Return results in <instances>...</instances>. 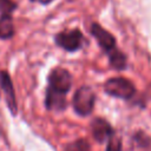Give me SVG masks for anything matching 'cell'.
I'll return each instance as SVG.
<instances>
[{
	"label": "cell",
	"instance_id": "3957f363",
	"mask_svg": "<svg viewBox=\"0 0 151 151\" xmlns=\"http://www.w3.org/2000/svg\"><path fill=\"white\" fill-rule=\"evenodd\" d=\"M85 41L86 40L79 29L63 31L55 37L57 45L60 46L61 48L68 51V52H73V51L79 50L84 45Z\"/></svg>",
	"mask_w": 151,
	"mask_h": 151
},
{
	"label": "cell",
	"instance_id": "9a60e30c",
	"mask_svg": "<svg viewBox=\"0 0 151 151\" xmlns=\"http://www.w3.org/2000/svg\"><path fill=\"white\" fill-rule=\"evenodd\" d=\"M68 1H72V0H68Z\"/></svg>",
	"mask_w": 151,
	"mask_h": 151
},
{
	"label": "cell",
	"instance_id": "5b68a950",
	"mask_svg": "<svg viewBox=\"0 0 151 151\" xmlns=\"http://www.w3.org/2000/svg\"><path fill=\"white\" fill-rule=\"evenodd\" d=\"M91 33L97 39L99 46L103 50H105L106 52H110L111 50L114 48V45H116L114 37L111 33H109L106 29H104L101 26H99L98 24H92V26H91Z\"/></svg>",
	"mask_w": 151,
	"mask_h": 151
},
{
	"label": "cell",
	"instance_id": "6da1fadb",
	"mask_svg": "<svg viewBox=\"0 0 151 151\" xmlns=\"http://www.w3.org/2000/svg\"><path fill=\"white\" fill-rule=\"evenodd\" d=\"M104 90L110 96L122 98V99H130L136 91L133 84L126 78H122V77L110 78L105 83Z\"/></svg>",
	"mask_w": 151,
	"mask_h": 151
},
{
	"label": "cell",
	"instance_id": "7c38bea8",
	"mask_svg": "<svg viewBox=\"0 0 151 151\" xmlns=\"http://www.w3.org/2000/svg\"><path fill=\"white\" fill-rule=\"evenodd\" d=\"M17 5L12 0H0V13L2 15H9L14 9Z\"/></svg>",
	"mask_w": 151,
	"mask_h": 151
},
{
	"label": "cell",
	"instance_id": "9c48e42d",
	"mask_svg": "<svg viewBox=\"0 0 151 151\" xmlns=\"http://www.w3.org/2000/svg\"><path fill=\"white\" fill-rule=\"evenodd\" d=\"M14 34V25L11 15H2L0 18V38L8 39Z\"/></svg>",
	"mask_w": 151,
	"mask_h": 151
},
{
	"label": "cell",
	"instance_id": "7a4b0ae2",
	"mask_svg": "<svg viewBox=\"0 0 151 151\" xmlns=\"http://www.w3.org/2000/svg\"><path fill=\"white\" fill-rule=\"evenodd\" d=\"M94 93L88 86L80 87L73 96V106L80 116H87L92 112L94 105Z\"/></svg>",
	"mask_w": 151,
	"mask_h": 151
},
{
	"label": "cell",
	"instance_id": "4fadbf2b",
	"mask_svg": "<svg viewBox=\"0 0 151 151\" xmlns=\"http://www.w3.org/2000/svg\"><path fill=\"white\" fill-rule=\"evenodd\" d=\"M106 151H122V142L120 138L117 136H111L107 143Z\"/></svg>",
	"mask_w": 151,
	"mask_h": 151
},
{
	"label": "cell",
	"instance_id": "5bb4252c",
	"mask_svg": "<svg viewBox=\"0 0 151 151\" xmlns=\"http://www.w3.org/2000/svg\"><path fill=\"white\" fill-rule=\"evenodd\" d=\"M32 1H35V2H40V4H48V2H51L52 0H32Z\"/></svg>",
	"mask_w": 151,
	"mask_h": 151
},
{
	"label": "cell",
	"instance_id": "8992f818",
	"mask_svg": "<svg viewBox=\"0 0 151 151\" xmlns=\"http://www.w3.org/2000/svg\"><path fill=\"white\" fill-rule=\"evenodd\" d=\"M0 85H1V88H2V91H4L7 106L9 107L11 112H12L13 114H15V113H17L15 94H14V90H13V85H12L11 78H9L8 73L5 72V71H1V72H0Z\"/></svg>",
	"mask_w": 151,
	"mask_h": 151
},
{
	"label": "cell",
	"instance_id": "277c9868",
	"mask_svg": "<svg viewBox=\"0 0 151 151\" xmlns=\"http://www.w3.org/2000/svg\"><path fill=\"white\" fill-rule=\"evenodd\" d=\"M72 85V77L65 68H54L48 76V88L66 94Z\"/></svg>",
	"mask_w": 151,
	"mask_h": 151
},
{
	"label": "cell",
	"instance_id": "30bf717a",
	"mask_svg": "<svg viewBox=\"0 0 151 151\" xmlns=\"http://www.w3.org/2000/svg\"><path fill=\"white\" fill-rule=\"evenodd\" d=\"M110 64L111 66H113L116 70H123L126 66V57L124 53H122L120 51L113 48L110 52Z\"/></svg>",
	"mask_w": 151,
	"mask_h": 151
},
{
	"label": "cell",
	"instance_id": "52a82bcc",
	"mask_svg": "<svg viewBox=\"0 0 151 151\" xmlns=\"http://www.w3.org/2000/svg\"><path fill=\"white\" fill-rule=\"evenodd\" d=\"M91 130H92V134L94 139L100 143L106 140L113 134V130L111 125L103 118H96L91 123Z\"/></svg>",
	"mask_w": 151,
	"mask_h": 151
},
{
	"label": "cell",
	"instance_id": "8fae6325",
	"mask_svg": "<svg viewBox=\"0 0 151 151\" xmlns=\"http://www.w3.org/2000/svg\"><path fill=\"white\" fill-rule=\"evenodd\" d=\"M65 151H90V144L85 139H77L67 144Z\"/></svg>",
	"mask_w": 151,
	"mask_h": 151
},
{
	"label": "cell",
	"instance_id": "ba28073f",
	"mask_svg": "<svg viewBox=\"0 0 151 151\" xmlns=\"http://www.w3.org/2000/svg\"><path fill=\"white\" fill-rule=\"evenodd\" d=\"M66 98L64 93L47 88L46 92V106L50 110H64L66 106Z\"/></svg>",
	"mask_w": 151,
	"mask_h": 151
}]
</instances>
